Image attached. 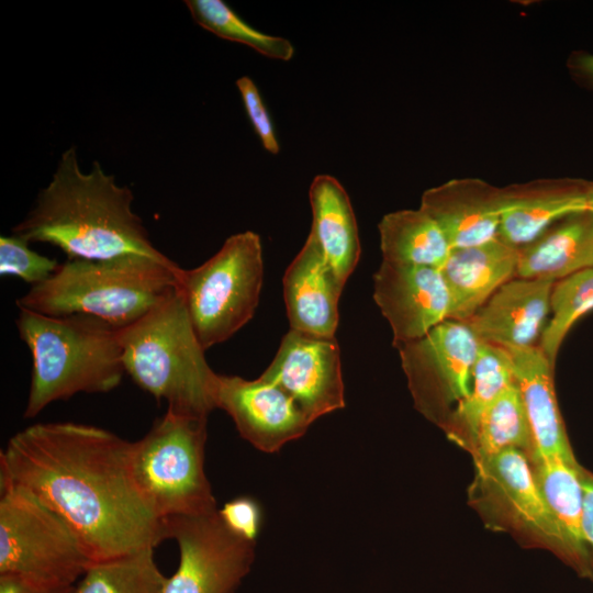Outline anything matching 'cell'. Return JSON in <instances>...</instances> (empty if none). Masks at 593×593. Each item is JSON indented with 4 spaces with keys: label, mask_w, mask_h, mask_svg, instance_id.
<instances>
[{
    "label": "cell",
    "mask_w": 593,
    "mask_h": 593,
    "mask_svg": "<svg viewBox=\"0 0 593 593\" xmlns=\"http://www.w3.org/2000/svg\"><path fill=\"white\" fill-rule=\"evenodd\" d=\"M504 348L510 355L532 430L534 450L529 460L539 456L577 460L558 406L555 365L539 346Z\"/></svg>",
    "instance_id": "20"
},
{
    "label": "cell",
    "mask_w": 593,
    "mask_h": 593,
    "mask_svg": "<svg viewBox=\"0 0 593 593\" xmlns=\"http://www.w3.org/2000/svg\"><path fill=\"white\" fill-rule=\"evenodd\" d=\"M59 262L31 249L30 243L16 235L0 237V273L13 276L31 287L46 281L56 272Z\"/></svg>",
    "instance_id": "30"
},
{
    "label": "cell",
    "mask_w": 593,
    "mask_h": 593,
    "mask_svg": "<svg viewBox=\"0 0 593 593\" xmlns=\"http://www.w3.org/2000/svg\"><path fill=\"white\" fill-rule=\"evenodd\" d=\"M502 202V188L479 178H460L424 191L419 208L435 220L456 249L497 236Z\"/></svg>",
    "instance_id": "17"
},
{
    "label": "cell",
    "mask_w": 593,
    "mask_h": 593,
    "mask_svg": "<svg viewBox=\"0 0 593 593\" xmlns=\"http://www.w3.org/2000/svg\"><path fill=\"white\" fill-rule=\"evenodd\" d=\"M533 471L559 530L563 560L579 575L593 579L591 556L582 533V470L577 460L560 456H539L529 460Z\"/></svg>",
    "instance_id": "21"
},
{
    "label": "cell",
    "mask_w": 593,
    "mask_h": 593,
    "mask_svg": "<svg viewBox=\"0 0 593 593\" xmlns=\"http://www.w3.org/2000/svg\"><path fill=\"white\" fill-rule=\"evenodd\" d=\"M589 211L593 213V181H590L589 188Z\"/></svg>",
    "instance_id": "36"
},
{
    "label": "cell",
    "mask_w": 593,
    "mask_h": 593,
    "mask_svg": "<svg viewBox=\"0 0 593 593\" xmlns=\"http://www.w3.org/2000/svg\"><path fill=\"white\" fill-rule=\"evenodd\" d=\"M468 396L444 425L447 436L470 450L480 417L491 401L515 381L512 361L504 347L479 343Z\"/></svg>",
    "instance_id": "25"
},
{
    "label": "cell",
    "mask_w": 593,
    "mask_h": 593,
    "mask_svg": "<svg viewBox=\"0 0 593 593\" xmlns=\"http://www.w3.org/2000/svg\"><path fill=\"white\" fill-rule=\"evenodd\" d=\"M225 524L243 538L255 541L261 528L262 513L259 503L247 496L227 502L219 510Z\"/></svg>",
    "instance_id": "32"
},
{
    "label": "cell",
    "mask_w": 593,
    "mask_h": 593,
    "mask_svg": "<svg viewBox=\"0 0 593 593\" xmlns=\"http://www.w3.org/2000/svg\"><path fill=\"white\" fill-rule=\"evenodd\" d=\"M475 465L474 488L516 529L545 544L562 559L563 544L541 495L532 463L519 449H506Z\"/></svg>",
    "instance_id": "13"
},
{
    "label": "cell",
    "mask_w": 593,
    "mask_h": 593,
    "mask_svg": "<svg viewBox=\"0 0 593 593\" xmlns=\"http://www.w3.org/2000/svg\"><path fill=\"white\" fill-rule=\"evenodd\" d=\"M179 270L170 258L67 259L15 303L19 309L51 316L90 315L123 328L178 286Z\"/></svg>",
    "instance_id": "5"
},
{
    "label": "cell",
    "mask_w": 593,
    "mask_h": 593,
    "mask_svg": "<svg viewBox=\"0 0 593 593\" xmlns=\"http://www.w3.org/2000/svg\"><path fill=\"white\" fill-rule=\"evenodd\" d=\"M134 195L93 161L79 166L76 146L67 148L33 208L12 227L26 242L58 247L67 258L107 260L126 256L168 257L152 243L142 219L132 210Z\"/></svg>",
    "instance_id": "2"
},
{
    "label": "cell",
    "mask_w": 593,
    "mask_h": 593,
    "mask_svg": "<svg viewBox=\"0 0 593 593\" xmlns=\"http://www.w3.org/2000/svg\"><path fill=\"white\" fill-rule=\"evenodd\" d=\"M382 260L441 269L451 247L435 220L421 208L383 215L378 224Z\"/></svg>",
    "instance_id": "24"
},
{
    "label": "cell",
    "mask_w": 593,
    "mask_h": 593,
    "mask_svg": "<svg viewBox=\"0 0 593 593\" xmlns=\"http://www.w3.org/2000/svg\"><path fill=\"white\" fill-rule=\"evenodd\" d=\"M194 22L216 36L246 45L272 59L288 61L293 57L292 43L251 27L222 0H187Z\"/></svg>",
    "instance_id": "28"
},
{
    "label": "cell",
    "mask_w": 593,
    "mask_h": 593,
    "mask_svg": "<svg viewBox=\"0 0 593 593\" xmlns=\"http://www.w3.org/2000/svg\"><path fill=\"white\" fill-rule=\"evenodd\" d=\"M309 199L312 224L309 237L318 246L338 281L345 286L360 258V240L350 199L333 176L317 175Z\"/></svg>",
    "instance_id": "22"
},
{
    "label": "cell",
    "mask_w": 593,
    "mask_h": 593,
    "mask_svg": "<svg viewBox=\"0 0 593 593\" xmlns=\"http://www.w3.org/2000/svg\"><path fill=\"white\" fill-rule=\"evenodd\" d=\"M569 68L581 83L593 90V54L577 53L570 57Z\"/></svg>",
    "instance_id": "35"
},
{
    "label": "cell",
    "mask_w": 593,
    "mask_h": 593,
    "mask_svg": "<svg viewBox=\"0 0 593 593\" xmlns=\"http://www.w3.org/2000/svg\"><path fill=\"white\" fill-rule=\"evenodd\" d=\"M262 277L261 240L251 231L230 236L199 267L180 268L178 289L204 350L230 339L253 318Z\"/></svg>",
    "instance_id": "7"
},
{
    "label": "cell",
    "mask_w": 593,
    "mask_h": 593,
    "mask_svg": "<svg viewBox=\"0 0 593 593\" xmlns=\"http://www.w3.org/2000/svg\"><path fill=\"white\" fill-rule=\"evenodd\" d=\"M555 281L513 278L466 322L481 343L527 348L547 324Z\"/></svg>",
    "instance_id": "16"
},
{
    "label": "cell",
    "mask_w": 593,
    "mask_h": 593,
    "mask_svg": "<svg viewBox=\"0 0 593 593\" xmlns=\"http://www.w3.org/2000/svg\"><path fill=\"white\" fill-rule=\"evenodd\" d=\"M590 180L537 179L502 188L503 202L497 237L522 247L558 221L589 211Z\"/></svg>",
    "instance_id": "15"
},
{
    "label": "cell",
    "mask_w": 593,
    "mask_h": 593,
    "mask_svg": "<svg viewBox=\"0 0 593 593\" xmlns=\"http://www.w3.org/2000/svg\"><path fill=\"white\" fill-rule=\"evenodd\" d=\"M247 116L262 145L270 154L277 155L280 145L276 136L272 121L262 101L259 90L251 78L243 76L236 80Z\"/></svg>",
    "instance_id": "31"
},
{
    "label": "cell",
    "mask_w": 593,
    "mask_h": 593,
    "mask_svg": "<svg viewBox=\"0 0 593 593\" xmlns=\"http://www.w3.org/2000/svg\"><path fill=\"white\" fill-rule=\"evenodd\" d=\"M582 533L593 568V473L582 470Z\"/></svg>",
    "instance_id": "34"
},
{
    "label": "cell",
    "mask_w": 593,
    "mask_h": 593,
    "mask_svg": "<svg viewBox=\"0 0 593 593\" xmlns=\"http://www.w3.org/2000/svg\"><path fill=\"white\" fill-rule=\"evenodd\" d=\"M593 311V267L555 282L550 295L551 318L538 345L555 365L560 347L573 325Z\"/></svg>",
    "instance_id": "29"
},
{
    "label": "cell",
    "mask_w": 593,
    "mask_h": 593,
    "mask_svg": "<svg viewBox=\"0 0 593 593\" xmlns=\"http://www.w3.org/2000/svg\"><path fill=\"white\" fill-rule=\"evenodd\" d=\"M0 575L76 585L91 563L78 537L34 495L0 482Z\"/></svg>",
    "instance_id": "8"
},
{
    "label": "cell",
    "mask_w": 593,
    "mask_h": 593,
    "mask_svg": "<svg viewBox=\"0 0 593 593\" xmlns=\"http://www.w3.org/2000/svg\"><path fill=\"white\" fill-rule=\"evenodd\" d=\"M216 409L225 411L240 436L264 452L280 450L311 425L287 392L260 377L219 374Z\"/></svg>",
    "instance_id": "14"
},
{
    "label": "cell",
    "mask_w": 593,
    "mask_h": 593,
    "mask_svg": "<svg viewBox=\"0 0 593 593\" xmlns=\"http://www.w3.org/2000/svg\"><path fill=\"white\" fill-rule=\"evenodd\" d=\"M76 585H45L14 575H0V593H75Z\"/></svg>",
    "instance_id": "33"
},
{
    "label": "cell",
    "mask_w": 593,
    "mask_h": 593,
    "mask_svg": "<svg viewBox=\"0 0 593 593\" xmlns=\"http://www.w3.org/2000/svg\"><path fill=\"white\" fill-rule=\"evenodd\" d=\"M517 260L518 248L497 236L451 249L440 269L450 298L448 320L466 323L501 286L515 278Z\"/></svg>",
    "instance_id": "19"
},
{
    "label": "cell",
    "mask_w": 593,
    "mask_h": 593,
    "mask_svg": "<svg viewBox=\"0 0 593 593\" xmlns=\"http://www.w3.org/2000/svg\"><path fill=\"white\" fill-rule=\"evenodd\" d=\"M122 360L133 381L167 411L208 418L219 374L209 366L178 286L150 311L120 328Z\"/></svg>",
    "instance_id": "4"
},
{
    "label": "cell",
    "mask_w": 593,
    "mask_h": 593,
    "mask_svg": "<svg viewBox=\"0 0 593 593\" xmlns=\"http://www.w3.org/2000/svg\"><path fill=\"white\" fill-rule=\"evenodd\" d=\"M373 299L396 348L424 337L449 315L447 286L441 271L432 267L382 260L373 275Z\"/></svg>",
    "instance_id": "12"
},
{
    "label": "cell",
    "mask_w": 593,
    "mask_h": 593,
    "mask_svg": "<svg viewBox=\"0 0 593 593\" xmlns=\"http://www.w3.org/2000/svg\"><path fill=\"white\" fill-rule=\"evenodd\" d=\"M593 267V213L569 215L518 248L516 278L558 281Z\"/></svg>",
    "instance_id": "23"
},
{
    "label": "cell",
    "mask_w": 593,
    "mask_h": 593,
    "mask_svg": "<svg viewBox=\"0 0 593 593\" xmlns=\"http://www.w3.org/2000/svg\"><path fill=\"white\" fill-rule=\"evenodd\" d=\"M259 377L287 392L311 424L345 406L340 348L335 337L290 329Z\"/></svg>",
    "instance_id": "11"
},
{
    "label": "cell",
    "mask_w": 593,
    "mask_h": 593,
    "mask_svg": "<svg viewBox=\"0 0 593 593\" xmlns=\"http://www.w3.org/2000/svg\"><path fill=\"white\" fill-rule=\"evenodd\" d=\"M165 579L156 564L154 548H148L91 562L75 593H160Z\"/></svg>",
    "instance_id": "27"
},
{
    "label": "cell",
    "mask_w": 593,
    "mask_h": 593,
    "mask_svg": "<svg viewBox=\"0 0 593 593\" xmlns=\"http://www.w3.org/2000/svg\"><path fill=\"white\" fill-rule=\"evenodd\" d=\"M16 327L32 356L24 418L78 393H107L125 369L120 328L85 314L51 316L19 309Z\"/></svg>",
    "instance_id": "3"
},
{
    "label": "cell",
    "mask_w": 593,
    "mask_h": 593,
    "mask_svg": "<svg viewBox=\"0 0 593 593\" xmlns=\"http://www.w3.org/2000/svg\"><path fill=\"white\" fill-rule=\"evenodd\" d=\"M167 538L179 547L176 572L160 593H234L249 573L255 541L233 532L219 510L164 519Z\"/></svg>",
    "instance_id": "9"
},
{
    "label": "cell",
    "mask_w": 593,
    "mask_h": 593,
    "mask_svg": "<svg viewBox=\"0 0 593 593\" xmlns=\"http://www.w3.org/2000/svg\"><path fill=\"white\" fill-rule=\"evenodd\" d=\"M206 424L208 418L166 411L143 438L132 443L134 478L163 521L217 510L204 471Z\"/></svg>",
    "instance_id": "6"
},
{
    "label": "cell",
    "mask_w": 593,
    "mask_h": 593,
    "mask_svg": "<svg viewBox=\"0 0 593 593\" xmlns=\"http://www.w3.org/2000/svg\"><path fill=\"white\" fill-rule=\"evenodd\" d=\"M283 298L290 329L334 338L339 322L343 286L316 243L307 236L283 276Z\"/></svg>",
    "instance_id": "18"
},
{
    "label": "cell",
    "mask_w": 593,
    "mask_h": 593,
    "mask_svg": "<svg viewBox=\"0 0 593 593\" xmlns=\"http://www.w3.org/2000/svg\"><path fill=\"white\" fill-rule=\"evenodd\" d=\"M132 443L93 425L37 423L0 455V482L19 486L63 517L91 562L167 539L134 478Z\"/></svg>",
    "instance_id": "1"
},
{
    "label": "cell",
    "mask_w": 593,
    "mask_h": 593,
    "mask_svg": "<svg viewBox=\"0 0 593 593\" xmlns=\"http://www.w3.org/2000/svg\"><path fill=\"white\" fill-rule=\"evenodd\" d=\"M479 343L466 323L447 320L398 348L415 407L441 428L470 392Z\"/></svg>",
    "instance_id": "10"
},
{
    "label": "cell",
    "mask_w": 593,
    "mask_h": 593,
    "mask_svg": "<svg viewBox=\"0 0 593 593\" xmlns=\"http://www.w3.org/2000/svg\"><path fill=\"white\" fill-rule=\"evenodd\" d=\"M506 449L533 455L532 430L516 381L505 387L483 411L470 448L474 463Z\"/></svg>",
    "instance_id": "26"
}]
</instances>
